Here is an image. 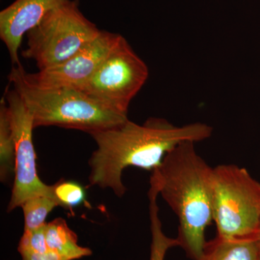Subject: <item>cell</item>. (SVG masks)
Listing matches in <instances>:
<instances>
[{
	"mask_svg": "<svg viewBox=\"0 0 260 260\" xmlns=\"http://www.w3.org/2000/svg\"><path fill=\"white\" fill-rule=\"evenodd\" d=\"M213 135V127L203 122L175 126L167 119L150 117L143 124L129 120L90 135L97 145L88 160L91 186L109 189L118 198L126 191L123 171L134 167L153 171L167 154L184 142L203 141Z\"/></svg>",
	"mask_w": 260,
	"mask_h": 260,
	"instance_id": "cell-1",
	"label": "cell"
},
{
	"mask_svg": "<svg viewBox=\"0 0 260 260\" xmlns=\"http://www.w3.org/2000/svg\"><path fill=\"white\" fill-rule=\"evenodd\" d=\"M194 145H178L151 177L158 184L159 194L179 220V246L189 259L205 260V232L213 221V168L198 153Z\"/></svg>",
	"mask_w": 260,
	"mask_h": 260,
	"instance_id": "cell-2",
	"label": "cell"
},
{
	"mask_svg": "<svg viewBox=\"0 0 260 260\" xmlns=\"http://www.w3.org/2000/svg\"><path fill=\"white\" fill-rule=\"evenodd\" d=\"M23 71L22 65L15 66L8 78L31 114L35 128L55 126L90 135L128 120L126 114L116 112L79 89L34 86L24 78Z\"/></svg>",
	"mask_w": 260,
	"mask_h": 260,
	"instance_id": "cell-3",
	"label": "cell"
},
{
	"mask_svg": "<svg viewBox=\"0 0 260 260\" xmlns=\"http://www.w3.org/2000/svg\"><path fill=\"white\" fill-rule=\"evenodd\" d=\"M213 214L217 237H257L260 182L245 168L232 164L213 168Z\"/></svg>",
	"mask_w": 260,
	"mask_h": 260,
	"instance_id": "cell-4",
	"label": "cell"
},
{
	"mask_svg": "<svg viewBox=\"0 0 260 260\" xmlns=\"http://www.w3.org/2000/svg\"><path fill=\"white\" fill-rule=\"evenodd\" d=\"M101 32L80 11L79 1L69 0L49 12L27 34L22 56L34 59L39 70L49 69L68 60Z\"/></svg>",
	"mask_w": 260,
	"mask_h": 260,
	"instance_id": "cell-5",
	"label": "cell"
},
{
	"mask_svg": "<svg viewBox=\"0 0 260 260\" xmlns=\"http://www.w3.org/2000/svg\"><path fill=\"white\" fill-rule=\"evenodd\" d=\"M149 70L121 37L93 76L79 90L127 115L130 103L148 80Z\"/></svg>",
	"mask_w": 260,
	"mask_h": 260,
	"instance_id": "cell-6",
	"label": "cell"
},
{
	"mask_svg": "<svg viewBox=\"0 0 260 260\" xmlns=\"http://www.w3.org/2000/svg\"><path fill=\"white\" fill-rule=\"evenodd\" d=\"M4 96L9 109L15 144V180L8 203L9 213L34 197L46 195L56 198L52 185L43 182L38 174L37 154L32 141V130L35 127L31 114L15 89H7Z\"/></svg>",
	"mask_w": 260,
	"mask_h": 260,
	"instance_id": "cell-7",
	"label": "cell"
},
{
	"mask_svg": "<svg viewBox=\"0 0 260 260\" xmlns=\"http://www.w3.org/2000/svg\"><path fill=\"white\" fill-rule=\"evenodd\" d=\"M122 36L102 30L88 45L57 66L28 73L23 69L24 78L34 86L42 88L79 89L100 67Z\"/></svg>",
	"mask_w": 260,
	"mask_h": 260,
	"instance_id": "cell-8",
	"label": "cell"
},
{
	"mask_svg": "<svg viewBox=\"0 0 260 260\" xmlns=\"http://www.w3.org/2000/svg\"><path fill=\"white\" fill-rule=\"evenodd\" d=\"M69 0H15L0 12V38L15 66L20 64L18 51L25 34L43 18Z\"/></svg>",
	"mask_w": 260,
	"mask_h": 260,
	"instance_id": "cell-9",
	"label": "cell"
},
{
	"mask_svg": "<svg viewBox=\"0 0 260 260\" xmlns=\"http://www.w3.org/2000/svg\"><path fill=\"white\" fill-rule=\"evenodd\" d=\"M46 236L49 250L56 251L70 260L90 256L91 249L78 244L77 234L64 219L58 218L47 223Z\"/></svg>",
	"mask_w": 260,
	"mask_h": 260,
	"instance_id": "cell-10",
	"label": "cell"
},
{
	"mask_svg": "<svg viewBox=\"0 0 260 260\" xmlns=\"http://www.w3.org/2000/svg\"><path fill=\"white\" fill-rule=\"evenodd\" d=\"M205 260H259L257 238L220 239L208 242Z\"/></svg>",
	"mask_w": 260,
	"mask_h": 260,
	"instance_id": "cell-11",
	"label": "cell"
},
{
	"mask_svg": "<svg viewBox=\"0 0 260 260\" xmlns=\"http://www.w3.org/2000/svg\"><path fill=\"white\" fill-rule=\"evenodd\" d=\"M159 195V188L156 181L150 178V187L148 191L149 215L150 220V230L152 242L150 246V260H165L169 249L179 246L177 238H170L164 234L162 223L159 217V208L157 198Z\"/></svg>",
	"mask_w": 260,
	"mask_h": 260,
	"instance_id": "cell-12",
	"label": "cell"
},
{
	"mask_svg": "<svg viewBox=\"0 0 260 260\" xmlns=\"http://www.w3.org/2000/svg\"><path fill=\"white\" fill-rule=\"evenodd\" d=\"M15 144L9 109L5 96L0 102V179L5 182L15 174Z\"/></svg>",
	"mask_w": 260,
	"mask_h": 260,
	"instance_id": "cell-13",
	"label": "cell"
},
{
	"mask_svg": "<svg viewBox=\"0 0 260 260\" xmlns=\"http://www.w3.org/2000/svg\"><path fill=\"white\" fill-rule=\"evenodd\" d=\"M59 206L54 198L39 195L25 200L21 205L24 214V230H34L44 226L51 210Z\"/></svg>",
	"mask_w": 260,
	"mask_h": 260,
	"instance_id": "cell-14",
	"label": "cell"
},
{
	"mask_svg": "<svg viewBox=\"0 0 260 260\" xmlns=\"http://www.w3.org/2000/svg\"><path fill=\"white\" fill-rule=\"evenodd\" d=\"M52 186L56 201L63 208H75L86 200L85 189L79 183L61 179Z\"/></svg>",
	"mask_w": 260,
	"mask_h": 260,
	"instance_id": "cell-15",
	"label": "cell"
},
{
	"mask_svg": "<svg viewBox=\"0 0 260 260\" xmlns=\"http://www.w3.org/2000/svg\"><path fill=\"white\" fill-rule=\"evenodd\" d=\"M47 223L34 230H24L18 245L20 254L23 253H45L49 250L46 236Z\"/></svg>",
	"mask_w": 260,
	"mask_h": 260,
	"instance_id": "cell-16",
	"label": "cell"
},
{
	"mask_svg": "<svg viewBox=\"0 0 260 260\" xmlns=\"http://www.w3.org/2000/svg\"><path fill=\"white\" fill-rule=\"evenodd\" d=\"M23 260H70L59 253L49 250L45 253H23L20 254Z\"/></svg>",
	"mask_w": 260,
	"mask_h": 260,
	"instance_id": "cell-17",
	"label": "cell"
},
{
	"mask_svg": "<svg viewBox=\"0 0 260 260\" xmlns=\"http://www.w3.org/2000/svg\"><path fill=\"white\" fill-rule=\"evenodd\" d=\"M257 242H258V245H259V260H260V227L259 229V232H258L257 234Z\"/></svg>",
	"mask_w": 260,
	"mask_h": 260,
	"instance_id": "cell-18",
	"label": "cell"
}]
</instances>
